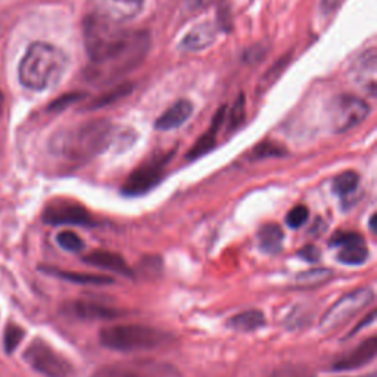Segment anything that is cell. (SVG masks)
Returning a JSON list of instances; mask_svg holds the SVG:
<instances>
[{
    "mask_svg": "<svg viewBox=\"0 0 377 377\" xmlns=\"http://www.w3.org/2000/svg\"><path fill=\"white\" fill-rule=\"evenodd\" d=\"M90 377H180L176 367L155 360H135L99 367Z\"/></svg>",
    "mask_w": 377,
    "mask_h": 377,
    "instance_id": "obj_9",
    "label": "cell"
},
{
    "mask_svg": "<svg viewBox=\"0 0 377 377\" xmlns=\"http://www.w3.org/2000/svg\"><path fill=\"white\" fill-rule=\"evenodd\" d=\"M370 114L368 103L352 94H339L329 105L330 125L334 133L345 131L361 124Z\"/></svg>",
    "mask_w": 377,
    "mask_h": 377,
    "instance_id": "obj_8",
    "label": "cell"
},
{
    "mask_svg": "<svg viewBox=\"0 0 377 377\" xmlns=\"http://www.w3.org/2000/svg\"><path fill=\"white\" fill-rule=\"evenodd\" d=\"M374 221H376V215H371L370 218V230L374 233L376 232V227H374Z\"/></svg>",
    "mask_w": 377,
    "mask_h": 377,
    "instance_id": "obj_35",
    "label": "cell"
},
{
    "mask_svg": "<svg viewBox=\"0 0 377 377\" xmlns=\"http://www.w3.org/2000/svg\"><path fill=\"white\" fill-rule=\"evenodd\" d=\"M351 79L355 86L366 91L368 96H376L377 91V53L374 47L364 50L354 60Z\"/></svg>",
    "mask_w": 377,
    "mask_h": 377,
    "instance_id": "obj_12",
    "label": "cell"
},
{
    "mask_svg": "<svg viewBox=\"0 0 377 377\" xmlns=\"http://www.w3.org/2000/svg\"><path fill=\"white\" fill-rule=\"evenodd\" d=\"M56 242H58V244L64 251H68L72 254H79L84 248V242L81 240V237L77 233L69 232V230H64L58 233V236H56Z\"/></svg>",
    "mask_w": 377,
    "mask_h": 377,
    "instance_id": "obj_27",
    "label": "cell"
},
{
    "mask_svg": "<svg viewBox=\"0 0 377 377\" xmlns=\"http://www.w3.org/2000/svg\"><path fill=\"white\" fill-rule=\"evenodd\" d=\"M174 152L171 150V152L164 154L161 157L150 158L149 161L137 167L124 181L121 193L124 196H142L152 191L154 187H157L162 181L165 176V168L168 162L171 161Z\"/></svg>",
    "mask_w": 377,
    "mask_h": 377,
    "instance_id": "obj_5",
    "label": "cell"
},
{
    "mask_svg": "<svg viewBox=\"0 0 377 377\" xmlns=\"http://www.w3.org/2000/svg\"><path fill=\"white\" fill-rule=\"evenodd\" d=\"M67 311L81 320H114L124 315L121 310L94 300H74L67 305Z\"/></svg>",
    "mask_w": 377,
    "mask_h": 377,
    "instance_id": "obj_14",
    "label": "cell"
},
{
    "mask_svg": "<svg viewBox=\"0 0 377 377\" xmlns=\"http://www.w3.org/2000/svg\"><path fill=\"white\" fill-rule=\"evenodd\" d=\"M117 128L108 120H93L56 133L50 150L69 162H83L102 152L116 142Z\"/></svg>",
    "mask_w": 377,
    "mask_h": 377,
    "instance_id": "obj_2",
    "label": "cell"
},
{
    "mask_svg": "<svg viewBox=\"0 0 377 377\" xmlns=\"http://www.w3.org/2000/svg\"><path fill=\"white\" fill-rule=\"evenodd\" d=\"M224 114H225V109L221 108V109L217 112V114H215V117H214V120H213L210 128L205 131V133H203V135L196 140V143L192 146V149L188 150L187 159L195 161V159H198V158L206 155V154L210 152V150L214 149L215 142H217V135H218V131H220V128H221V125H223V123H224Z\"/></svg>",
    "mask_w": 377,
    "mask_h": 377,
    "instance_id": "obj_18",
    "label": "cell"
},
{
    "mask_svg": "<svg viewBox=\"0 0 377 377\" xmlns=\"http://www.w3.org/2000/svg\"><path fill=\"white\" fill-rule=\"evenodd\" d=\"M80 99V94L79 93H69V94H65V96H62L61 99L55 101L53 103L49 105V109L50 111H60V109H64L67 108L68 103H72V102H77Z\"/></svg>",
    "mask_w": 377,
    "mask_h": 377,
    "instance_id": "obj_31",
    "label": "cell"
},
{
    "mask_svg": "<svg viewBox=\"0 0 377 377\" xmlns=\"http://www.w3.org/2000/svg\"><path fill=\"white\" fill-rule=\"evenodd\" d=\"M342 249L337 254V259L347 266H361L368 259V249L367 244L364 243L363 237L360 236L358 239L345 243L341 247Z\"/></svg>",
    "mask_w": 377,
    "mask_h": 377,
    "instance_id": "obj_20",
    "label": "cell"
},
{
    "mask_svg": "<svg viewBox=\"0 0 377 377\" xmlns=\"http://www.w3.org/2000/svg\"><path fill=\"white\" fill-rule=\"evenodd\" d=\"M23 356L35 371L46 377H71L74 374V367L67 358L56 352L43 339H34Z\"/></svg>",
    "mask_w": 377,
    "mask_h": 377,
    "instance_id": "obj_6",
    "label": "cell"
},
{
    "mask_svg": "<svg viewBox=\"0 0 377 377\" xmlns=\"http://www.w3.org/2000/svg\"><path fill=\"white\" fill-rule=\"evenodd\" d=\"M286 155L285 146H281L276 142H262L254 147L251 157L254 159H264V158H280Z\"/></svg>",
    "mask_w": 377,
    "mask_h": 377,
    "instance_id": "obj_25",
    "label": "cell"
},
{
    "mask_svg": "<svg viewBox=\"0 0 377 377\" xmlns=\"http://www.w3.org/2000/svg\"><path fill=\"white\" fill-rule=\"evenodd\" d=\"M46 273L56 276L60 278L77 283V285H93V286H105L114 283V278L101 274H89V273H77V271H64V270H55V269H46Z\"/></svg>",
    "mask_w": 377,
    "mask_h": 377,
    "instance_id": "obj_22",
    "label": "cell"
},
{
    "mask_svg": "<svg viewBox=\"0 0 377 377\" xmlns=\"http://www.w3.org/2000/svg\"><path fill=\"white\" fill-rule=\"evenodd\" d=\"M26 336V332L23 327L18 325L9 323L5 329V336H4V349L6 354H12L20 344L23 342V339Z\"/></svg>",
    "mask_w": 377,
    "mask_h": 377,
    "instance_id": "obj_26",
    "label": "cell"
},
{
    "mask_svg": "<svg viewBox=\"0 0 377 377\" xmlns=\"http://www.w3.org/2000/svg\"><path fill=\"white\" fill-rule=\"evenodd\" d=\"M361 377H374V374H370V376H361Z\"/></svg>",
    "mask_w": 377,
    "mask_h": 377,
    "instance_id": "obj_37",
    "label": "cell"
},
{
    "mask_svg": "<svg viewBox=\"0 0 377 377\" xmlns=\"http://www.w3.org/2000/svg\"><path fill=\"white\" fill-rule=\"evenodd\" d=\"M244 120V105H243V98L240 96L239 101L235 103L232 117H230V128H237Z\"/></svg>",
    "mask_w": 377,
    "mask_h": 377,
    "instance_id": "obj_29",
    "label": "cell"
},
{
    "mask_svg": "<svg viewBox=\"0 0 377 377\" xmlns=\"http://www.w3.org/2000/svg\"><path fill=\"white\" fill-rule=\"evenodd\" d=\"M337 5H339V0H323V2H322V9H323L325 13H329V12H332Z\"/></svg>",
    "mask_w": 377,
    "mask_h": 377,
    "instance_id": "obj_34",
    "label": "cell"
},
{
    "mask_svg": "<svg viewBox=\"0 0 377 377\" xmlns=\"http://www.w3.org/2000/svg\"><path fill=\"white\" fill-rule=\"evenodd\" d=\"M211 2L213 0H187V5L191 9H202L208 6Z\"/></svg>",
    "mask_w": 377,
    "mask_h": 377,
    "instance_id": "obj_33",
    "label": "cell"
},
{
    "mask_svg": "<svg viewBox=\"0 0 377 377\" xmlns=\"http://www.w3.org/2000/svg\"><path fill=\"white\" fill-rule=\"evenodd\" d=\"M377 354V337L370 336L364 342L358 345L354 351L348 352L347 355L341 356L333 364V370L336 371H351L361 368L371 363Z\"/></svg>",
    "mask_w": 377,
    "mask_h": 377,
    "instance_id": "obj_13",
    "label": "cell"
},
{
    "mask_svg": "<svg viewBox=\"0 0 377 377\" xmlns=\"http://www.w3.org/2000/svg\"><path fill=\"white\" fill-rule=\"evenodd\" d=\"M360 177L355 171H345L339 174L333 180V192L339 196H348L356 191Z\"/></svg>",
    "mask_w": 377,
    "mask_h": 377,
    "instance_id": "obj_24",
    "label": "cell"
},
{
    "mask_svg": "<svg viewBox=\"0 0 377 377\" xmlns=\"http://www.w3.org/2000/svg\"><path fill=\"white\" fill-rule=\"evenodd\" d=\"M46 224L50 225H83V227H93L96 220L90 214L84 205L71 199H53L46 205L42 214Z\"/></svg>",
    "mask_w": 377,
    "mask_h": 377,
    "instance_id": "obj_10",
    "label": "cell"
},
{
    "mask_svg": "<svg viewBox=\"0 0 377 377\" xmlns=\"http://www.w3.org/2000/svg\"><path fill=\"white\" fill-rule=\"evenodd\" d=\"M310 215V211L307 206L304 205H298L295 208H292L288 215H286V223L291 229H299L307 223Z\"/></svg>",
    "mask_w": 377,
    "mask_h": 377,
    "instance_id": "obj_28",
    "label": "cell"
},
{
    "mask_svg": "<svg viewBox=\"0 0 377 377\" xmlns=\"http://www.w3.org/2000/svg\"><path fill=\"white\" fill-rule=\"evenodd\" d=\"M332 270L329 269H313L296 276L293 288L296 289H314L326 285L332 278Z\"/></svg>",
    "mask_w": 377,
    "mask_h": 377,
    "instance_id": "obj_23",
    "label": "cell"
},
{
    "mask_svg": "<svg viewBox=\"0 0 377 377\" xmlns=\"http://www.w3.org/2000/svg\"><path fill=\"white\" fill-rule=\"evenodd\" d=\"M90 4L94 15L120 24L136 18L145 6V0H90Z\"/></svg>",
    "mask_w": 377,
    "mask_h": 377,
    "instance_id": "obj_11",
    "label": "cell"
},
{
    "mask_svg": "<svg viewBox=\"0 0 377 377\" xmlns=\"http://www.w3.org/2000/svg\"><path fill=\"white\" fill-rule=\"evenodd\" d=\"M217 28L213 23H202L188 31L180 43V47L188 52H198L211 46L215 40Z\"/></svg>",
    "mask_w": 377,
    "mask_h": 377,
    "instance_id": "obj_17",
    "label": "cell"
},
{
    "mask_svg": "<svg viewBox=\"0 0 377 377\" xmlns=\"http://www.w3.org/2000/svg\"><path fill=\"white\" fill-rule=\"evenodd\" d=\"M298 255L308 262H317L320 259V251L314 244H307V247H304L298 252Z\"/></svg>",
    "mask_w": 377,
    "mask_h": 377,
    "instance_id": "obj_32",
    "label": "cell"
},
{
    "mask_svg": "<svg viewBox=\"0 0 377 377\" xmlns=\"http://www.w3.org/2000/svg\"><path fill=\"white\" fill-rule=\"evenodd\" d=\"M171 341L165 332L145 325H114L99 332L101 345L118 352L157 349Z\"/></svg>",
    "mask_w": 377,
    "mask_h": 377,
    "instance_id": "obj_4",
    "label": "cell"
},
{
    "mask_svg": "<svg viewBox=\"0 0 377 377\" xmlns=\"http://www.w3.org/2000/svg\"><path fill=\"white\" fill-rule=\"evenodd\" d=\"M373 299L374 293L368 288H360L347 293L326 311L320 322V329L322 332H332L344 326L348 320L367 308L373 303Z\"/></svg>",
    "mask_w": 377,
    "mask_h": 377,
    "instance_id": "obj_7",
    "label": "cell"
},
{
    "mask_svg": "<svg viewBox=\"0 0 377 377\" xmlns=\"http://www.w3.org/2000/svg\"><path fill=\"white\" fill-rule=\"evenodd\" d=\"M283 239H285V233L276 223L262 225L258 232L259 248L267 254H277L283 247Z\"/></svg>",
    "mask_w": 377,
    "mask_h": 377,
    "instance_id": "obj_21",
    "label": "cell"
},
{
    "mask_svg": "<svg viewBox=\"0 0 377 377\" xmlns=\"http://www.w3.org/2000/svg\"><path fill=\"white\" fill-rule=\"evenodd\" d=\"M358 237H360V235H358V233H352V232H339V233H336V235L332 237L330 244H332V247H342V244L349 243V242H352V240H355V239H358Z\"/></svg>",
    "mask_w": 377,
    "mask_h": 377,
    "instance_id": "obj_30",
    "label": "cell"
},
{
    "mask_svg": "<svg viewBox=\"0 0 377 377\" xmlns=\"http://www.w3.org/2000/svg\"><path fill=\"white\" fill-rule=\"evenodd\" d=\"M84 43L96 75L112 79L133 68L149 49V35L128 31L120 24L90 15L83 24Z\"/></svg>",
    "mask_w": 377,
    "mask_h": 377,
    "instance_id": "obj_1",
    "label": "cell"
},
{
    "mask_svg": "<svg viewBox=\"0 0 377 377\" xmlns=\"http://www.w3.org/2000/svg\"><path fill=\"white\" fill-rule=\"evenodd\" d=\"M264 325H266V317H264L262 311H258V310L243 311L227 320L229 329L236 330V332H243V333L258 330Z\"/></svg>",
    "mask_w": 377,
    "mask_h": 377,
    "instance_id": "obj_19",
    "label": "cell"
},
{
    "mask_svg": "<svg viewBox=\"0 0 377 377\" xmlns=\"http://www.w3.org/2000/svg\"><path fill=\"white\" fill-rule=\"evenodd\" d=\"M68 67L67 55L45 42L33 43L21 60L18 77L21 84L33 91H43L58 84Z\"/></svg>",
    "mask_w": 377,
    "mask_h": 377,
    "instance_id": "obj_3",
    "label": "cell"
},
{
    "mask_svg": "<svg viewBox=\"0 0 377 377\" xmlns=\"http://www.w3.org/2000/svg\"><path fill=\"white\" fill-rule=\"evenodd\" d=\"M193 112V105L191 101H177L171 108H168L162 116L155 121V128L161 131H169L183 125Z\"/></svg>",
    "mask_w": 377,
    "mask_h": 377,
    "instance_id": "obj_16",
    "label": "cell"
},
{
    "mask_svg": "<svg viewBox=\"0 0 377 377\" xmlns=\"http://www.w3.org/2000/svg\"><path fill=\"white\" fill-rule=\"evenodd\" d=\"M4 108V94H2V90H0V111H2Z\"/></svg>",
    "mask_w": 377,
    "mask_h": 377,
    "instance_id": "obj_36",
    "label": "cell"
},
{
    "mask_svg": "<svg viewBox=\"0 0 377 377\" xmlns=\"http://www.w3.org/2000/svg\"><path fill=\"white\" fill-rule=\"evenodd\" d=\"M83 261L89 266L103 269L112 273H117L124 277H133L135 273L131 271L130 266L125 262V259L117 254L111 251H103V249H96L83 257Z\"/></svg>",
    "mask_w": 377,
    "mask_h": 377,
    "instance_id": "obj_15",
    "label": "cell"
}]
</instances>
